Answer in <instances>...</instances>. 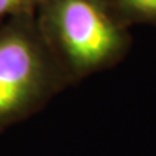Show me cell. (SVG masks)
<instances>
[{
    "instance_id": "6da1fadb",
    "label": "cell",
    "mask_w": 156,
    "mask_h": 156,
    "mask_svg": "<svg viewBox=\"0 0 156 156\" xmlns=\"http://www.w3.org/2000/svg\"><path fill=\"white\" fill-rule=\"evenodd\" d=\"M59 32L68 54L84 65L104 59L117 44L116 29L88 0L64 2L59 9Z\"/></svg>"
},
{
    "instance_id": "7a4b0ae2",
    "label": "cell",
    "mask_w": 156,
    "mask_h": 156,
    "mask_svg": "<svg viewBox=\"0 0 156 156\" xmlns=\"http://www.w3.org/2000/svg\"><path fill=\"white\" fill-rule=\"evenodd\" d=\"M36 71V59L22 38L0 42V117L13 112L28 94Z\"/></svg>"
},
{
    "instance_id": "3957f363",
    "label": "cell",
    "mask_w": 156,
    "mask_h": 156,
    "mask_svg": "<svg viewBox=\"0 0 156 156\" xmlns=\"http://www.w3.org/2000/svg\"><path fill=\"white\" fill-rule=\"evenodd\" d=\"M129 5L145 13H156V0H127Z\"/></svg>"
},
{
    "instance_id": "277c9868",
    "label": "cell",
    "mask_w": 156,
    "mask_h": 156,
    "mask_svg": "<svg viewBox=\"0 0 156 156\" xmlns=\"http://www.w3.org/2000/svg\"><path fill=\"white\" fill-rule=\"evenodd\" d=\"M23 0H0V16L7 12L13 10L17 5H20Z\"/></svg>"
}]
</instances>
